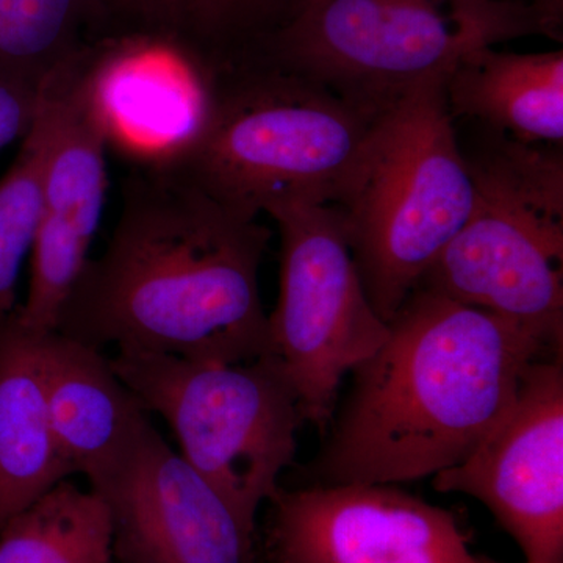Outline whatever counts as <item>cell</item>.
<instances>
[{"instance_id": "4fadbf2b", "label": "cell", "mask_w": 563, "mask_h": 563, "mask_svg": "<svg viewBox=\"0 0 563 563\" xmlns=\"http://www.w3.org/2000/svg\"><path fill=\"white\" fill-rule=\"evenodd\" d=\"M91 490L109 504L117 563H254V533L154 424Z\"/></svg>"}, {"instance_id": "ba28073f", "label": "cell", "mask_w": 563, "mask_h": 563, "mask_svg": "<svg viewBox=\"0 0 563 563\" xmlns=\"http://www.w3.org/2000/svg\"><path fill=\"white\" fill-rule=\"evenodd\" d=\"M263 213L280 236L269 354L287 374L306 421L325 433L344 376L385 342L388 324L369 302L339 211L328 203L282 199Z\"/></svg>"}, {"instance_id": "9a60e30c", "label": "cell", "mask_w": 563, "mask_h": 563, "mask_svg": "<svg viewBox=\"0 0 563 563\" xmlns=\"http://www.w3.org/2000/svg\"><path fill=\"white\" fill-rule=\"evenodd\" d=\"M448 109L506 139L563 147V52L476 47L444 79Z\"/></svg>"}, {"instance_id": "603a6c76", "label": "cell", "mask_w": 563, "mask_h": 563, "mask_svg": "<svg viewBox=\"0 0 563 563\" xmlns=\"http://www.w3.org/2000/svg\"><path fill=\"white\" fill-rule=\"evenodd\" d=\"M501 2L518 3L536 11L553 33L554 40L562 41L563 0H501Z\"/></svg>"}, {"instance_id": "7c38bea8", "label": "cell", "mask_w": 563, "mask_h": 563, "mask_svg": "<svg viewBox=\"0 0 563 563\" xmlns=\"http://www.w3.org/2000/svg\"><path fill=\"white\" fill-rule=\"evenodd\" d=\"M80 55L44 87L49 121L43 209L27 298L14 309L36 332L57 331L63 303L85 265L106 206L107 143L80 81Z\"/></svg>"}, {"instance_id": "ac0fdd59", "label": "cell", "mask_w": 563, "mask_h": 563, "mask_svg": "<svg viewBox=\"0 0 563 563\" xmlns=\"http://www.w3.org/2000/svg\"><path fill=\"white\" fill-rule=\"evenodd\" d=\"M102 33L101 0H0V80L43 92Z\"/></svg>"}, {"instance_id": "5b68a950", "label": "cell", "mask_w": 563, "mask_h": 563, "mask_svg": "<svg viewBox=\"0 0 563 563\" xmlns=\"http://www.w3.org/2000/svg\"><path fill=\"white\" fill-rule=\"evenodd\" d=\"M446 76L418 85L377 118L331 203L387 324L472 213L473 179L448 109Z\"/></svg>"}, {"instance_id": "7a4b0ae2", "label": "cell", "mask_w": 563, "mask_h": 563, "mask_svg": "<svg viewBox=\"0 0 563 563\" xmlns=\"http://www.w3.org/2000/svg\"><path fill=\"white\" fill-rule=\"evenodd\" d=\"M562 347L417 288L385 342L352 369L307 485L413 483L457 465L503 420L529 366Z\"/></svg>"}, {"instance_id": "6da1fadb", "label": "cell", "mask_w": 563, "mask_h": 563, "mask_svg": "<svg viewBox=\"0 0 563 563\" xmlns=\"http://www.w3.org/2000/svg\"><path fill=\"white\" fill-rule=\"evenodd\" d=\"M272 231L174 174L132 169L106 251L57 331L103 351L243 363L272 352L261 266Z\"/></svg>"}, {"instance_id": "5bb4252c", "label": "cell", "mask_w": 563, "mask_h": 563, "mask_svg": "<svg viewBox=\"0 0 563 563\" xmlns=\"http://www.w3.org/2000/svg\"><path fill=\"white\" fill-rule=\"evenodd\" d=\"M41 354L52 432L74 472L98 488L136 453L150 413L102 351L46 332Z\"/></svg>"}, {"instance_id": "44dd1931", "label": "cell", "mask_w": 563, "mask_h": 563, "mask_svg": "<svg viewBox=\"0 0 563 563\" xmlns=\"http://www.w3.org/2000/svg\"><path fill=\"white\" fill-rule=\"evenodd\" d=\"M102 40L132 33L187 35L196 0H101Z\"/></svg>"}, {"instance_id": "8fae6325", "label": "cell", "mask_w": 563, "mask_h": 563, "mask_svg": "<svg viewBox=\"0 0 563 563\" xmlns=\"http://www.w3.org/2000/svg\"><path fill=\"white\" fill-rule=\"evenodd\" d=\"M210 73L207 55L172 33L96 41L80 55L81 88L107 150L141 172H165L198 136Z\"/></svg>"}, {"instance_id": "8992f818", "label": "cell", "mask_w": 563, "mask_h": 563, "mask_svg": "<svg viewBox=\"0 0 563 563\" xmlns=\"http://www.w3.org/2000/svg\"><path fill=\"white\" fill-rule=\"evenodd\" d=\"M459 141L473 179L472 213L417 288L563 346V147L479 125Z\"/></svg>"}, {"instance_id": "277c9868", "label": "cell", "mask_w": 563, "mask_h": 563, "mask_svg": "<svg viewBox=\"0 0 563 563\" xmlns=\"http://www.w3.org/2000/svg\"><path fill=\"white\" fill-rule=\"evenodd\" d=\"M210 62L201 131L165 172L258 218L269 203L331 206L377 118L321 85L247 60Z\"/></svg>"}, {"instance_id": "e0dca14e", "label": "cell", "mask_w": 563, "mask_h": 563, "mask_svg": "<svg viewBox=\"0 0 563 563\" xmlns=\"http://www.w3.org/2000/svg\"><path fill=\"white\" fill-rule=\"evenodd\" d=\"M0 563H117L109 504L62 481L0 526Z\"/></svg>"}, {"instance_id": "d6986e66", "label": "cell", "mask_w": 563, "mask_h": 563, "mask_svg": "<svg viewBox=\"0 0 563 563\" xmlns=\"http://www.w3.org/2000/svg\"><path fill=\"white\" fill-rule=\"evenodd\" d=\"M47 141L49 121L41 96L38 117L0 179V317L16 309L22 265L38 233Z\"/></svg>"}, {"instance_id": "9c48e42d", "label": "cell", "mask_w": 563, "mask_h": 563, "mask_svg": "<svg viewBox=\"0 0 563 563\" xmlns=\"http://www.w3.org/2000/svg\"><path fill=\"white\" fill-rule=\"evenodd\" d=\"M432 484L483 503L525 563H563L562 351L529 366L503 420Z\"/></svg>"}, {"instance_id": "ffe728a7", "label": "cell", "mask_w": 563, "mask_h": 563, "mask_svg": "<svg viewBox=\"0 0 563 563\" xmlns=\"http://www.w3.org/2000/svg\"><path fill=\"white\" fill-rule=\"evenodd\" d=\"M284 0H196L187 38L203 54H228L258 31Z\"/></svg>"}, {"instance_id": "7402d4cb", "label": "cell", "mask_w": 563, "mask_h": 563, "mask_svg": "<svg viewBox=\"0 0 563 563\" xmlns=\"http://www.w3.org/2000/svg\"><path fill=\"white\" fill-rule=\"evenodd\" d=\"M40 106L41 92L0 80V151L27 135Z\"/></svg>"}, {"instance_id": "3957f363", "label": "cell", "mask_w": 563, "mask_h": 563, "mask_svg": "<svg viewBox=\"0 0 563 563\" xmlns=\"http://www.w3.org/2000/svg\"><path fill=\"white\" fill-rule=\"evenodd\" d=\"M533 35L554 40L536 11L501 0H284L220 58L295 74L379 118L466 52Z\"/></svg>"}, {"instance_id": "30bf717a", "label": "cell", "mask_w": 563, "mask_h": 563, "mask_svg": "<svg viewBox=\"0 0 563 563\" xmlns=\"http://www.w3.org/2000/svg\"><path fill=\"white\" fill-rule=\"evenodd\" d=\"M269 503L272 563H503L473 551L457 515L396 484L279 487Z\"/></svg>"}, {"instance_id": "2e32d148", "label": "cell", "mask_w": 563, "mask_h": 563, "mask_svg": "<svg viewBox=\"0 0 563 563\" xmlns=\"http://www.w3.org/2000/svg\"><path fill=\"white\" fill-rule=\"evenodd\" d=\"M16 313L0 317V526L76 474L47 412L41 343Z\"/></svg>"}, {"instance_id": "52a82bcc", "label": "cell", "mask_w": 563, "mask_h": 563, "mask_svg": "<svg viewBox=\"0 0 563 563\" xmlns=\"http://www.w3.org/2000/svg\"><path fill=\"white\" fill-rule=\"evenodd\" d=\"M110 363L140 406L168 422L181 457L255 536L258 509L295 463L306 422L276 357L207 363L118 351Z\"/></svg>"}]
</instances>
